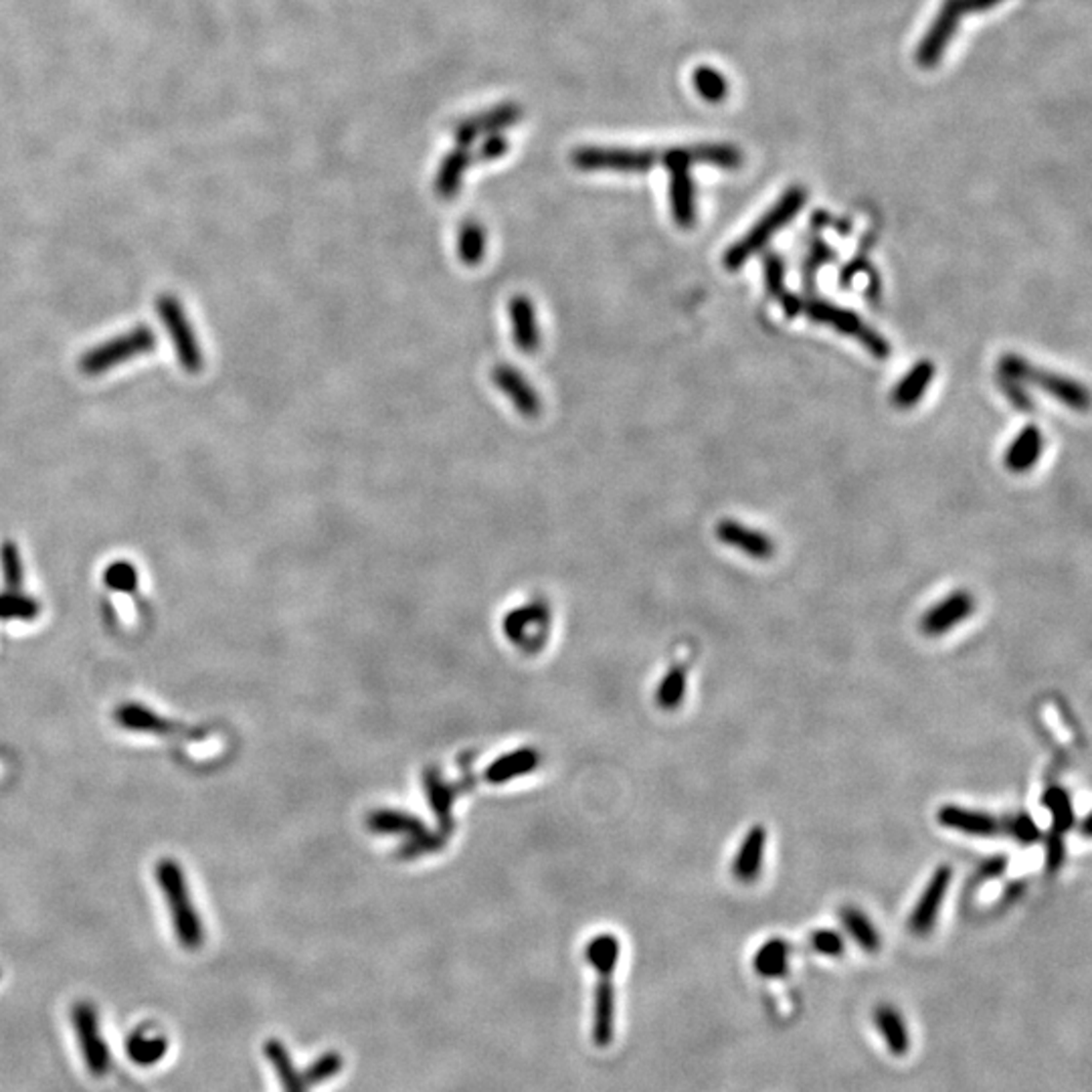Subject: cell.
<instances>
[{
  "mask_svg": "<svg viewBox=\"0 0 1092 1092\" xmlns=\"http://www.w3.org/2000/svg\"><path fill=\"white\" fill-rule=\"evenodd\" d=\"M496 383L500 384V388L506 393L508 397H512V401L516 403V407L526 413L532 415L539 411V403H537V395L532 393L530 386L524 383V379L512 371V369H502L496 373Z\"/></svg>",
  "mask_w": 1092,
  "mask_h": 1092,
  "instance_id": "28",
  "label": "cell"
},
{
  "mask_svg": "<svg viewBox=\"0 0 1092 1092\" xmlns=\"http://www.w3.org/2000/svg\"><path fill=\"white\" fill-rule=\"evenodd\" d=\"M512 318L516 322L514 326V339L516 344L522 350H532L537 346V324H535V314H532V305L528 300H516L512 303Z\"/></svg>",
  "mask_w": 1092,
  "mask_h": 1092,
  "instance_id": "31",
  "label": "cell"
},
{
  "mask_svg": "<svg viewBox=\"0 0 1092 1092\" xmlns=\"http://www.w3.org/2000/svg\"><path fill=\"white\" fill-rule=\"evenodd\" d=\"M975 611V599L969 591H953L941 599L935 607L925 611L920 620V631L929 637H941L959 624L971 618Z\"/></svg>",
  "mask_w": 1092,
  "mask_h": 1092,
  "instance_id": "13",
  "label": "cell"
},
{
  "mask_svg": "<svg viewBox=\"0 0 1092 1092\" xmlns=\"http://www.w3.org/2000/svg\"><path fill=\"white\" fill-rule=\"evenodd\" d=\"M807 194L801 186H793L781 194V199L757 221L754 225L731 247L724 251L722 263L728 271L741 269L754 254H759L761 249L795 219V215L805 205Z\"/></svg>",
  "mask_w": 1092,
  "mask_h": 1092,
  "instance_id": "2",
  "label": "cell"
},
{
  "mask_svg": "<svg viewBox=\"0 0 1092 1092\" xmlns=\"http://www.w3.org/2000/svg\"><path fill=\"white\" fill-rule=\"evenodd\" d=\"M520 120V107L516 105H500L488 114L480 116V118H471L467 122H464L458 132L456 138L462 146H467L469 142H473L475 138L482 136V134H490V132H498L508 128L512 124H516Z\"/></svg>",
  "mask_w": 1092,
  "mask_h": 1092,
  "instance_id": "22",
  "label": "cell"
},
{
  "mask_svg": "<svg viewBox=\"0 0 1092 1092\" xmlns=\"http://www.w3.org/2000/svg\"><path fill=\"white\" fill-rule=\"evenodd\" d=\"M686 686H688L686 669L682 666L671 667L658 686V692H656L658 705L666 710L678 708L682 705L684 696H686Z\"/></svg>",
  "mask_w": 1092,
  "mask_h": 1092,
  "instance_id": "30",
  "label": "cell"
},
{
  "mask_svg": "<svg viewBox=\"0 0 1092 1092\" xmlns=\"http://www.w3.org/2000/svg\"><path fill=\"white\" fill-rule=\"evenodd\" d=\"M469 166V156L464 150H456L454 154L447 156L439 168L437 173V192L441 197L450 199L456 194V190L462 184L464 173L465 168Z\"/></svg>",
  "mask_w": 1092,
  "mask_h": 1092,
  "instance_id": "29",
  "label": "cell"
},
{
  "mask_svg": "<svg viewBox=\"0 0 1092 1092\" xmlns=\"http://www.w3.org/2000/svg\"><path fill=\"white\" fill-rule=\"evenodd\" d=\"M263 1050H265L267 1060L273 1064L275 1074H277L279 1082H282L284 1092H307V1086H305L302 1074L296 1071L294 1062L288 1054V1048L282 1042L269 1040V1042H265Z\"/></svg>",
  "mask_w": 1092,
  "mask_h": 1092,
  "instance_id": "26",
  "label": "cell"
},
{
  "mask_svg": "<svg viewBox=\"0 0 1092 1092\" xmlns=\"http://www.w3.org/2000/svg\"><path fill=\"white\" fill-rule=\"evenodd\" d=\"M694 86H696L698 94L703 96V98H707L708 101H718V100H722L724 94H726V81H724V77H722L718 71L710 69V67H700V69L694 73Z\"/></svg>",
  "mask_w": 1092,
  "mask_h": 1092,
  "instance_id": "34",
  "label": "cell"
},
{
  "mask_svg": "<svg viewBox=\"0 0 1092 1092\" xmlns=\"http://www.w3.org/2000/svg\"><path fill=\"white\" fill-rule=\"evenodd\" d=\"M811 320L831 326L833 330H837L839 334H846V336H854V339L872 352V356L884 360L890 356V344L886 343V339L882 334H878L874 328L868 326L856 312L848 310V307H842L837 303L826 302V300H805L803 302V310Z\"/></svg>",
  "mask_w": 1092,
  "mask_h": 1092,
  "instance_id": "6",
  "label": "cell"
},
{
  "mask_svg": "<svg viewBox=\"0 0 1092 1092\" xmlns=\"http://www.w3.org/2000/svg\"><path fill=\"white\" fill-rule=\"evenodd\" d=\"M343 1064H344L343 1056L339 1052L330 1050V1052L322 1054L316 1062H312L310 1067L305 1069V1072H302V1078H303L305 1086H318V1084H322V1082H326V1080H330V1078L339 1074L343 1071Z\"/></svg>",
  "mask_w": 1092,
  "mask_h": 1092,
  "instance_id": "33",
  "label": "cell"
},
{
  "mask_svg": "<svg viewBox=\"0 0 1092 1092\" xmlns=\"http://www.w3.org/2000/svg\"><path fill=\"white\" fill-rule=\"evenodd\" d=\"M874 1026L892 1056H907L910 1050V1035L903 1014L892 1005H878L874 1010Z\"/></svg>",
  "mask_w": 1092,
  "mask_h": 1092,
  "instance_id": "20",
  "label": "cell"
},
{
  "mask_svg": "<svg viewBox=\"0 0 1092 1092\" xmlns=\"http://www.w3.org/2000/svg\"><path fill=\"white\" fill-rule=\"evenodd\" d=\"M1007 870V858L1005 856H993L990 860H986L979 868V874L982 878H997Z\"/></svg>",
  "mask_w": 1092,
  "mask_h": 1092,
  "instance_id": "42",
  "label": "cell"
},
{
  "mask_svg": "<svg viewBox=\"0 0 1092 1092\" xmlns=\"http://www.w3.org/2000/svg\"><path fill=\"white\" fill-rule=\"evenodd\" d=\"M1042 805L1050 811L1052 831L1064 835L1069 829H1072V826L1076 822V816H1074L1072 799H1071L1067 789L1060 788V786L1048 788L1042 795Z\"/></svg>",
  "mask_w": 1092,
  "mask_h": 1092,
  "instance_id": "27",
  "label": "cell"
},
{
  "mask_svg": "<svg viewBox=\"0 0 1092 1092\" xmlns=\"http://www.w3.org/2000/svg\"><path fill=\"white\" fill-rule=\"evenodd\" d=\"M573 160L583 171L646 173L648 168L658 164L660 154L631 148H581L575 152Z\"/></svg>",
  "mask_w": 1092,
  "mask_h": 1092,
  "instance_id": "9",
  "label": "cell"
},
{
  "mask_svg": "<svg viewBox=\"0 0 1092 1092\" xmlns=\"http://www.w3.org/2000/svg\"><path fill=\"white\" fill-rule=\"evenodd\" d=\"M168 1046H171V1042H168L166 1033L158 1026L144 1024L130 1033L126 1052L128 1058L138 1064V1067H154V1064H158L166 1056Z\"/></svg>",
  "mask_w": 1092,
  "mask_h": 1092,
  "instance_id": "17",
  "label": "cell"
},
{
  "mask_svg": "<svg viewBox=\"0 0 1092 1092\" xmlns=\"http://www.w3.org/2000/svg\"><path fill=\"white\" fill-rule=\"evenodd\" d=\"M716 539L726 546L739 548L750 558H757V561H767L775 554V543L771 537L735 520H722L716 526Z\"/></svg>",
  "mask_w": 1092,
  "mask_h": 1092,
  "instance_id": "15",
  "label": "cell"
},
{
  "mask_svg": "<svg viewBox=\"0 0 1092 1092\" xmlns=\"http://www.w3.org/2000/svg\"><path fill=\"white\" fill-rule=\"evenodd\" d=\"M158 314L166 330L173 336V343L182 367L188 373H199L203 367V356L197 341H194V334L184 318L181 303L173 296H162L158 300Z\"/></svg>",
  "mask_w": 1092,
  "mask_h": 1092,
  "instance_id": "11",
  "label": "cell"
},
{
  "mask_svg": "<svg viewBox=\"0 0 1092 1092\" xmlns=\"http://www.w3.org/2000/svg\"><path fill=\"white\" fill-rule=\"evenodd\" d=\"M114 716H116V722L120 726L128 728V731L150 733V735H175L173 722L164 720L156 712H150L148 708L140 707V705H124L116 710Z\"/></svg>",
  "mask_w": 1092,
  "mask_h": 1092,
  "instance_id": "24",
  "label": "cell"
},
{
  "mask_svg": "<svg viewBox=\"0 0 1092 1092\" xmlns=\"http://www.w3.org/2000/svg\"><path fill=\"white\" fill-rule=\"evenodd\" d=\"M999 375H1005L1010 379H1016L1020 383H1028L1038 386L1044 393H1048L1050 397H1054L1056 401H1062L1067 407L1074 409V411H1086L1088 407V393L1084 384L1069 379V377H1062L1056 375L1052 371L1040 369L1035 367V364L1024 360L1018 354H1003L999 360Z\"/></svg>",
  "mask_w": 1092,
  "mask_h": 1092,
  "instance_id": "5",
  "label": "cell"
},
{
  "mask_svg": "<svg viewBox=\"0 0 1092 1092\" xmlns=\"http://www.w3.org/2000/svg\"><path fill=\"white\" fill-rule=\"evenodd\" d=\"M1064 856H1067V848H1064V837H1062V833L1052 831L1046 839V866H1048V870H1058V868L1064 864Z\"/></svg>",
  "mask_w": 1092,
  "mask_h": 1092,
  "instance_id": "41",
  "label": "cell"
},
{
  "mask_svg": "<svg viewBox=\"0 0 1092 1092\" xmlns=\"http://www.w3.org/2000/svg\"><path fill=\"white\" fill-rule=\"evenodd\" d=\"M842 922L848 935L862 950H866V953H878L882 939L878 929L872 925V920L868 918L866 912H862L856 907H846L842 910Z\"/></svg>",
  "mask_w": 1092,
  "mask_h": 1092,
  "instance_id": "25",
  "label": "cell"
},
{
  "mask_svg": "<svg viewBox=\"0 0 1092 1092\" xmlns=\"http://www.w3.org/2000/svg\"><path fill=\"white\" fill-rule=\"evenodd\" d=\"M460 254L464 262L475 263L484 254V233L478 225H467L460 237Z\"/></svg>",
  "mask_w": 1092,
  "mask_h": 1092,
  "instance_id": "38",
  "label": "cell"
},
{
  "mask_svg": "<svg viewBox=\"0 0 1092 1092\" xmlns=\"http://www.w3.org/2000/svg\"><path fill=\"white\" fill-rule=\"evenodd\" d=\"M156 880L162 890L168 910L173 914V927L179 943L184 949H199L205 943V929L201 916L194 909L188 892V882L177 860L164 858L156 866Z\"/></svg>",
  "mask_w": 1092,
  "mask_h": 1092,
  "instance_id": "3",
  "label": "cell"
},
{
  "mask_svg": "<svg viewBox=\"0 0 1092 1092\" xmlns=\"http://www.w3.org/2000/svg\"><path fill=\"white\" fill-rule=\"evenodd\" d=\"M935 379V364L931 360H918L914 367L899 381L892 390V405L899 409L914 407Z\"/></svg>",
  "mask_w": 1092,
  "mask_h": 1092,
  "instance_id": "19",
  "label": "cell"
},
{
  "mask_svg": "<svg viewBox=\"0 0 1092 1092\" xmlns=\"http://www.w3.org/2000/svg\"><path fill=\"white\" fill-rule=\"evenodd\" d=\"M999 384H1001V390L1005 393V397L1012 401V405H1014L1016 409H1020V411H1024V413L1033 411V401H1031V397L1028 395V390L1022 386L1024 383H1020V381H1016V379H1010V377H1005V375H999Z\"/></svg>",
  "mask_w": 1092,
  "mask_h": 1092,
  "instance_id": "39",
  "label": "cell"
},
{
  "mask_svg": "<svg viewBox=\"0 0 1092 1092\" xmlns=\"http://www.w3.org/2000/svg\"><path fill=\"white\" fill-rule=\"evenodd\" d=\"M3 573H5L7 585H11V591H19L22 571H20L19 552L13 545L3 546Z\"/></svg>",
  "mask_w": 1092,
  "mask_h": 1092,
  "instance_id": "40",
  "label": "cell"
},
{
  "mask_svg": "<svg viewBox=\"0 0 1092 1092\" xmlns=\"http://www.w3.org/2000/svg\"><path fill=\"white\" fill-rule=\"evenodd\" d=\"M763 273H765V288L779 303L781 310L788 318H795L803 310V300L791 294L786 286V263L777 254H767L763 258Z\"/></svg>",
  "mask_w": 1092,
  "mask_h": 1092,
  "instance_id": "21",
  "label": "cell"
},
{
  "mask_svg": "<svg viewBox=\"0 0 1092 1092\" xmlns=\"http://www.w3.org/2000/svg\"><path fill=\"white\" fill-rule=\"evenodd\" d=\"M586 959L597 967L599 984L595 990V1010H593V1042L599 1048H607L613 1042L615 1031V991H613V971L620 959V943L613 935H599L586 947Z\"/></svg>",
  "mask_w": 1092,
  "mask_h": 1092,
  "instance_id": "4",
  "label": "cell"
},
{
  "mask_svg": "<svg viewBox=\"0 0 1092 1092\" xmlns=\"http://www.w3.org/2000/svg\"><path fill=\"white\" fill-rule=\"evenodd\" d=\"M662 164L669 173V203L671 217L682 229H690L696 222V197L692 182L694 164H712L726 171H735L743 164L739 148L728 144H700L692 148H674L662 156Z\"/></svg>",
  "mask_w": 1092,
  "mask_h": 1092,
  "instance_id": "1",
  "label": "cell"
},
{
  "mask_svg": "<svg viewBox=\"0 0 1092 1092\" xmlns=\"http://www.w3.org/2000/svg\"><path fill=\"white\" fill-rule=\"evenodd\" d=\"M103 581L114 591L132 593L138 589V573L130 563H114L103 575Z\"/></svg>",
  "mask_w": 1092,
  "mask_h": 1092,
  "instance_id": "35",
  "label": "cell"
},
{
  "mask_svg": "<svg viewBox=\"0 0 1092 1092\" xmlns=\"http://www.w3.org/2000/svg\"><path fill=\"white\" fill-rule=\"evenodd\" d=\"M1007 831H1010L1022 846H1031L1042 839L1040 826L1035 824V820L1028 814H1018L1010 824H1007Z\"/></svg>",
  "mask_w": 1092,
  "mask_h": 1092,
  "instance_id": "37",
  "label": "cell"
},
{
  "mask_svg": "<svg viewBox=\"0 0 1092 1092\" xmlns=\"http://www.w3.org/2000/svg\"><path fill=\"white\" fill-rule=\"evenodd\" d=\"M789 943L779 937L769 939L759 947L757 953L752 957V969L757 975L765 979H779L786 977L789 971Z\"/></svg>",
  "mask_w": 1092,
  "mask_h": 1092,
  "instance_id": "23",
  "label": "cell"
},
{
  "mask_svg": "<svg viewBox=\"0 0 1092 1092\" xmlns=\"http://www.w3.org/2000/svg\"><path fill=\"white\" fill-rule=\"evenodd\" d=\"M73 1026L77 1031V1042L86 1060V1067L94 1076H103L109 1069V1048L100 1033V1022L96 1007L88 1001L75 1003L73 1012Z\"/></svg>",
  "mask_w": 1092,
  "mask_h": 1092,
  "instance_id": "10",
  "label": "cell"
},
{
  "mask_svg": "<svg viewBox=\"0 0 1092 1092\" xmlns=\"http://www.w3.org/2000/svg\"><path fill=\"white\" fill-rule=\"evenodd\" d=\"M950 880H953V870H950V866H939L933 872L931 880L918 896V901L909 916V931L912 935L925 937L935 929V922L939 918L941 905L949 892Z\"/></svg>",
  "mask_w": 1092,
  "mask_h": 1092,
  "instance_id": "12",
  "label": "cell"
},
{
  "mask_svg": "<svg viewBox=\"0 0 1092 1092\" xmlns=\"http://www.w3.org/2000/svg\"><path fill=\"white\" fill-rule=\"evenodd\" d=\"M937 822L947 829L975 837H991L1003 828L995 816L961 805H943L937 811Z\"/></svg>",
  "mask_w": 1092,
  "mask_h": 1092,
  "instance_id": "14",
  "label": "cell"
},
{
  "mask_svg": "<svg viewBox=\"0 0 1092 1092\" xmlns=\"http://www.w3.org/2000/svg\"><path fill=\"white\" fill-rule=\"evenodd\" d=\"M767 848V829L763 826H752L747 835L743 837L741 848L733 860V876L743 882L750 884L759 878L763 858Z\"/></svg>",
  "mask_w": 1092,
  "mask_h": 1092,
  "instance_id": "16",
  "label": "cell"
},
{
  "mask_svg": "<svg viewBox=\"0 0 1092 1092\" xmlns=\"http://www.w3.org/2000/svg\"><path fill=\"white\" fill-rule=\"evenodd\" d=\"M154 346H156L154 334L146 326H140L120 336V339H114L111 343L101 344L96 350L88 352L81 358V371L92 377L101 375L109 369L118 367L122 362H128L134 356L150 352Z\"/></svg>",
  "mask_w": 1092,
  "mask_h": 1092,
  "instance_id": "8",
  "label": "cell"
},
{
  "mask_svg": "<svg viewBox=\"0 0 1092 1092\" xmlns=\"http://www.w3.org/2000/svg\"><path fill=\"white\" fill-rule=\"evenodd\" d=\"M1001 0H945L935 22L929 26L925 39L920 41L916 60L922 67H935L945 53V47L953 39L959 20L969 13H982L993 9Z\"/></svg>",
  "mask_w": 1092,
  "mask_h": 1092,
  "instance_id": "7",
  "label": "cell"
},
{
  "mask_svg": "<svg viewBox=\"0 0 1092 1092\" xmlns=\"http://www.w3.org/2000/svg\"><path fill=\"white\" fill-rule=\"evenodd\" d=\"M39 603L31 597H22L17 591L0 595V620L5 622H33L39 615Z\"/></svg>",
  "mask_w": 1092,
  "mask_h": 1092,
  "instance_id": "32",
  "label": "cell"
},
{
  "mask_svg": "<svg viewBox=\"0 0 1092 1092\" xmlns=\"http://www.w3.org/2000/svg\"><path fill=\"white\" fill-rule=\"evenodd\" d=\"M1044 447V435L1035 425L1024 427L1016 439L1007 445L1003 464L1014 473H1026L1038 464Z\"/></svg>",
  "mask_w": 1092,
  "mask_h": 1092,
  "instance_id": "18",
  "label": "cell"
},
{
  "mask_svg": "<svg viewBox=\"0 0 1092 1092\" xmlns=\"http://www.w3.org/2000/svg\"><path fill=\"white\" fill-rule=\"evenodd\" d=\"M506 150H508L506 140L500 138V136H494V138H490L488 142L480 148V154H478V156H480L482 160H494V158L502 156Z\"/></svg>",
  "mask_w": 1092,
  "mask_h": 1092,
  "instance_id": "43",
  "label": "cell"
},
{
  "mask_svg": "<svg viewBox=\"0 0 1092 1092\" xmlns=\"http://www.w3.org/2000/svg\"><path fill=\"white\" fill-rule=\"evenodd\" d=\"M809 943H811V949L818 950L820 955H826V957H842L844 950H846V943H844L842 935L831 931V929L814 931L809 937Z\"/></svg>",
  "mask_w": 1092,
  "mask_h": 1092,
  "instance_id": "36",
  "label": "cell"
}]
</instances>
